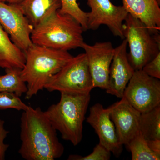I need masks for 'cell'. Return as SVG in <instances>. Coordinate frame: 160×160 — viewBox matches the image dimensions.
Masks as SVG:
<instances>
[{"label": "cell", "instance_id": "6da1fadb", "mask_svg": "<svg viewBox=\"0 0 160 160\" xmlns=\"http://www.w3.org/2000/svg\"><path fill=\"white\" fill-rule=\"evenodd\" d=\"M20 138L22 143L18 152L26 160H54L64 152L57 130L40 107L29 106L23 111Z\"/></svg>", "mask_w": 160, "mask_h": 160}, {"label": "cell", "instance_id": "7a4b0ae2", "mask_svg": "<svg viewBox=\"0 0 160 160\" xmlns=\"http://www.w3.org/2000/svg\"><path fill=\"white\" fill-rule=\"evenodd\" d=\"M25 53L26 62L21 74L28 88L27 99L42 90L51 78L73 57L68 51L33 44Z\"/></svg>", "mask_w": 160, "mask_h": 160}, {"label": "cell", "instance_id": "3957f363", "mask_svg": "<svg viewBox=\"0 0 160 160\" xmlns=\"http://www.w3.org/2000/svg\"><path fill=\"white\" fill-rule=\"evenodd\" d=\"M61 93L59 102L52 105L44 112L62 138L77 146L82 139L83 123L91 99L90 93Z\"/></svg>", "mask_w": 160, "mask_h": 160}, {"label": "cell", "instance_id": "277c9868", "mask_svg": "<svg viewBox=\"0 0 160 160\" xmlns=\"http://www.w3.org/2000/svg\"><path fill=\"white\" fill-rule=\"evenodd\" d=\"M84 29L74 18L57 11L48 19L33 28L32 43L57 50L68 51L80 47L84 42Z\"/></svg>", "mask_w": 160, "mask_h": 160}, {"label": "cell", "instance_id": "5b68a950", "mask_svg": "<svg viewBox=\"0 0 160 160\" xmlns=\"http://www.w3.org/2000/svg\"><path fill=\"white\" fill-rule=\"evenodd\" d=\"M123 33L129 45L128 59L134 70L142 69L160 52V33L152 34L144 23L129 13Z\"/></svg>", "mask_w": 160, "mask_h": 160}, {"label": "cell", "instance_id": "8992f818", "mask_svg": "<svg viewBox=\"0 0 160 160\" xmlns=\"http://www.w3.org/2000/svg\"><path fill=\"white\" fill-rule=\"evenodd\" d=\"M94 88L86 53L73 57L51 78L44 89L49 92L87 94Z\"/></svg>", "mask_w": 160, "mask_h": 160}, {"label": "cell", "instance_id": "52a82bcc", "mask_svg": "<svg viewBox=\"0 0 160 160\" xmlns=\"http://www.w3.org/2000/svg\"><path fill=\"white\" fill-rule=\"evenodd\" d=\"M123 97L140 112L149 111L160 105V79L135 70Z\"/></svg>", "mask_w": 160, "mask_h": 160}, {"label": "cell", "instance_id": "ba28073f", "mask_svg": "<svg viewBox=\"0 0 160 160\" xmlns=\"http://www.w3.org/2000/svg\"><path fill=\"white\" fill-rule=\"evenodd\" d=\"M91 8L88 12V29L96 30L101 25H106L116 37L124 39L123 25L128 12L123 6L113 5L110 0H87Z\"/></svg>", "mask_w": 160, "mask_h": 160}, {"label": "cell", "instance_id": "9c48e42d", "mask_svg": "<svg viewBox=\"0 0 160 160\" xmlns=\"http://www.w3.org/2000/svg\"><path fill=\"white\" fill-rule=\"evenodd\" d=\"M0 25L12 42L24 52L33 45L31 39L33 26L16 4L0 2Z\"/></svg>", "mask_w": 160, "mask_h": 160}, {"label": "cell", "instance_id": "30bf717a", "mask_svg": "<svg viewBox=\"0 0 160 160\" xmlns=\"http://www.w3.org/2000/svg\"><path fill=\"white\" fill-rule=\"evenodd\" d=\"M81 48L85 50L94 88L106 90L115 51L112 44L109 42H101L90 46L84 42Z\"/></svg>", "mask_w": 160, "mask_h": 160}, {"label": "cell", "instance_id": "8fae6325", "mask_svg": "<svg viewBox=\"0 0 160 160\" xmlns=\"http://www.w3.org/2000/svg\"><path fill=\"white\" fill-rule=\"evenodd\" d=\"M108 109L119 142L127 147L130 141L140 133L141 112L123 97Z\"/></svg>", "mask_w": 160, "mask_h": 160}, {"label": "cell", "instance_id": "7c38bea8", "mask_svg": "<svg viewBox=\"0 0 160 160\" xmlns=\"http://www.w3.org/2000/svg\"><path fill=\"white\" fill-rule=\"evenodd\" d=\"M86 122L94 129L99 138V143L118 157L123 151V145L119 142L114 124L108 108L97 103L89 109Z\"/></svg>", "mask_w": 160, "mask_h": 160}, {"label": "cell", "instance_id": "4fadbf2b", "mask_svg": "<svg viewBox=\"0 0 160 160\" xmlns=\"http://www.w3.org/2000/svg\"><path fill=\"white\" fill-rule=\"evenodd\" d=\"M123 40L121 45L115 48L106 89L108 94L120 98H123L126 86L135 71L128 59L127 41L125 39Z\"/></svg>", "mask_w": 160, "mask_h": 160}, {"label": "cell", "instance_id": "5bb4252c", "mask_svg": "<svg viewBox=\"0 0 160 160\" xmlns=\"http://www.w3.org/2000/svg\"><path fill=\"white\" fill-rule=\"evenodd\" d=\"M129 14L141 20L152 34L160 33V8L158 0H122Z\"/></svg>", "mask_w": 160, "mask_h": 160}, {"label": "cell", "instance_id": "9a60e30c", "mask_svg": "<svg viewBox=\"0 0 160 160\" xmlns=\"http://www.w3.org/2000/svg\"><path fill=\"white\" fill-rule=\"evenodd\" d=\"M33 28L37 27L61 8V0H24L16 4Z\"/></svg>", "mask_w": 160, "mask_h": 160}, {"label": "cell", "instance_id": "2e32d148", "mask_svg": "<svg viewBox=\"0 0 160 160\" xmlns=\"http://www.w3.org/2000/svg\"><path fill=\"white\" fill-rule=\"evenodd\" d=\"M26 54L12 42L9 35L0 25V67L23 69Z\"/></svg>", "mask_w": 160, "mask_h": 160}, {"label": "cell", "instance_id": "e0dca14e", "mask_svg": "<svg viewBox=\"0 0 160 160\" xmlns=\"http://www.w3.org/2000/svg\"><path fill=\"white\" fill-rule=\"evenodd\" d=\"M139 129L146 140L160 139V105L141 112Z\"/></svg>", "mask_w": 160, "mask_h": 160}, {"label": "cell", "instance_id": "ac0fdd59", "mask_svg": "<svg viewBox=\"0 0 160 160\" xmlns=\"http://www.w3.org/2000/svg\"><path fill=\"white\" fill-rule=\"evenodd\" d=\"M22 69L18 68L6 69V74L0 76V92H12L21 97L28 90L26 82L21 77Z\"/></svg>", "mask_w": 160, "mask_h": 160}, {"label": "cell", "instance_id": "d6986e66", "mask_svg": "<svg viewBox=\"0 0 160 160\" xmlns=\"http://www.w3.org/2000/svg\"><path fill=\"white\" fill-rule=\"evenodd\" d=\"M126 148L131 152L132 160L160 159V155L152 151L140 132L130 141Z\"/></svg>", "mask_w": 160, "mask_h": 160}, {"label": "cell", "instance_id": "ffe728a7", "mask_svg": "<svg viewBox=\"0 0 160 160\" xmlns=\"http://www.w3.org/2000/svg\"><path fill=\"white\" fill-rule=\"evenodd\" d=\"M61 8L58 10L62 14H68L74 18L82 27L84 31L88 30V12L80 8L77 0H61Z\"/></svg>", "mask_w": 160, "mask_h": 160}, {"label": "cell", "instance_id": "44dd1931", "mask_svg": "<svg viewBox=\"0 0 160 160\" xmlns=\"http://www.w3.org/2000/svg\"><path fill=\"white\" fill-rule=\"evenodd\" d=\"M29 106L23 102L20 97L12 92H0V109H13L25 111Z\"/></svg>", "mask_w": 160, "mask_h": 160}, {"label": "cell", "instance_id": "7402d4cb", "mask_svg": "<svg viewBox=\"0 0 160 160\" xmlns=\"http://www.w3.org/2000/svg\"><path fill=\"white\" fill-rule=\"evenodd\" d=\"M111 152L99 143L94 147L92 152L88 155L83 157L79 155H70L68 160H109L111 157Z\"/></svg>", "mask_w": 160, "mask_h": 160}, {"label": "cell", "instance_id": "603a6c76", "mask_svg": "<svg viewBox=\"0 0 160 160\" xmlns=\"http://www.w3.org/2000/svg\"><path fill=\"white\" fill-rule=\"evenodd\" d=\"M142 70L149 76L160 79V52L154 58L147 63Z\"/></svg>", "mask_w": 160, "mask_h": 160}, {"label": "cell", "instance_id": "cb8c5ba5", "mask_svg": "<svg viewBox=\"0 0 160 160\" xmlns=\"http://www.w3.org/2000/svg\"><path fill=\"white\" fill-rule=\"evenodd\" d=\"M4 124V121L0 119V160H5L6 152L9 147L8 144L4 142L9 133V132L5 129Z\"/></svg>", "mask_w": 160, "mask_h": 160}, {"label": "cell", "instance_id": "d4e9b609", "mask_svg": "<svg viewBox=\"0 0 160 160\" xmlns=\"http://www.w3.org/2000/svg\"><path fill=\"white\" fill-rule=\"evenodd\" d=\"M146 142L152 151L160 155V139L146 140Z\"/></svg>", "mask_w": 160, "mask_h": 160}, {"label": "cell", "instance_id": "484cf974", "mask_svg": "<svg viewBox=\"0 0 160 160\" xmlns=\"http://www.w3.org/2000/svg\"><path fill=\"white\" fill-rule=\"evenodd\" d=\"M24 0H0V2H8L9 4H19Z\"/></svg>", "mask_w": 160, "mask_h": 160}]
</instances>
